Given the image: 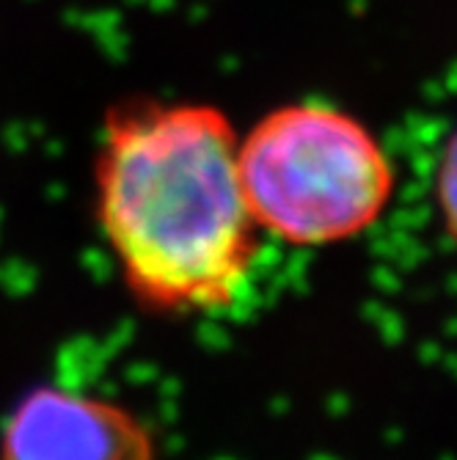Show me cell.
Here are the masks:
<instances>
[{"label": "cell", "instance_id": "cell-1", "mask_svg": "<svg viewBox=\"0 0 457 460\" xmlns=\"http://www.w3.org/2000/svg\"><path fill=\"white\" fill-rule=\"evenodd\" d=\"M240 133L207 102L133 100L97 152V221L130 296L152 312H218L251 279L265 237L248 210Z\"/></svg>", "mask_w": 457, "mask_h": 460}, {"label": "cell", "instance_id": "cell-2", "mask_svg": "<svg viewBox=\"0 0 457 460\" xmlns=\"http://www.w3.org/2000/svg\"><path fill=\"white\" fill-rule=\"evenodd\" d=\"M240 182L262 234L322 248L375 226L394 196V165L369 124L330 102L268 111L237 144Z\"/></svg>", "mask_w": 457, "mask_h": 460}, {"label": "cell", "instance_id": "cell-3", "mask_svg": "<svg viewBox=\"0 0 457 460\" xmlns=\"http://www.w3.org/2000/svg\"><path fill=\"white\" fill-rule=\"evenodd\" d=\"M0 460H157V441L110 400L41 386L9 416Z\"/></svg>", "mask_w": 457, "mask_h": 460}, {"label": "cell", "instance_id": "cell-4", "mask_svg": "<svg viewBox=\"0 0 457 460\" xmlns=\"http://www.w3.org/2000/svg\"><path fill=\"white\" fill-rule=\"evenodd\" d=\"M435 207L449 240L457 245V130L446 138L435 165Z\"/></svg>", "mask_w": 457, "mask_h": 460}]
</instances>
